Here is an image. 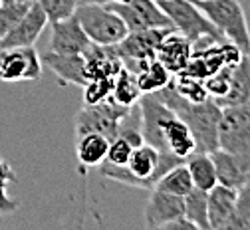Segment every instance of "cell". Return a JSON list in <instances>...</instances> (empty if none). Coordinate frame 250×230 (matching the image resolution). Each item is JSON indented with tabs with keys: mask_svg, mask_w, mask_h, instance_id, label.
<instances>
[{
	"mask_svg": "<svg viewBox=\"0 0 250 230\" xmlns=\"http://www.w3.org/2000/svg\"><path fill=\"white\" fill-rule=\"evenodd\" d=\"M250 100V54H242L238 63L232 68V78L229 91L223 97H216L218 107H232Z\"/></svg>",
	"mask_w": 250,
	"mask_h": 230,
	"instance_id": "d6986e66",
	"label": "cell"
},
{
	"mask_svg": "<svg viewBox=\"0 0 250 230\" xmlns=\"http://www.w3.org/2000/svg\"><path fill=\"white\" fill-rule=\"evenodd\" d=\"M193 56V42L189 38H185L179 30H171L169 34L161 40L157 48V58L171 74H179L185 70V65L189 63Z\"/></svg>",
	"mask_w": 250,
	"mask_h": 230,
	"instance_id": "2e32d148",
	"label": "cell"
},
{
	"mask_svg": "<svg viewBox=\"0 0 250 230\" xmlns=\"http://www.w3.org/2000/svg\"><path fill=\"white\" fill-rule=\"evenodd\" d=\"M159 6L171 18L175 30H179L193 44L205 38L227 40L193 0H159Z\"/></svg>",
	"mask_w": 250,
	"mask_h": 230,
	"instance_id": "5b68a950",
	"label": "cell"
},
{
	"mask_svg": "<svg viewBox=\"0 0 250 230\" xmlns=\"http://www.w3.org/2000/svg\"><path fill=\"white\" fill-rule=\"evenodd\" d=\"M155 2H159V0H155Z\"/></svg>",
	"mask_w": 250,
	"mask_h": 230,
	"instance_id": "8d00e7d4",
	"label": "cell"
},
{
	"mask_svg": "<svg viewBox=\"0 0 250 230\" xmlns=\"http://www.w3.org/2000/svg\"><path fill=\"white\" fill-rule=\"evenodd\" d=\"M216 169V179L221 185L240 188L250 181V155L230 153L225 149H214L210 153Z\"/></svg>",
	"mask_w": 250,
	"mask_h": 230,
	"instance_id": "5bb4252c",
	"label": "cell"
},
{
	"mask_svg": "<svg viewBox=\"0 0 250 230\" xmlns=\"http://www.w3.org/2000/svg\"><path fill=\"white\" fill-rule=\"evenodd\" d=\"M218 149L250 155V100L240 105L223 107L218 125Z\"/></svg>",
	"mask_w": 250,
	"mask_h": 230,
	"instance_id": "52a82bcc",
	"label": "cell"
},
{
	"mask_svg": "<svg viewBox=\"0 0 250 230\" xmlns=\"http://www.w3.org/2000/svg\"><path fill=\"white\" fill-rule=\"evenodd\" d=\"M141 89L137 85V78H135V72H131L129 68H121V72L115 76V82H113V91H111V100L117 102L119 105H125V107H131L139 102L141 97Z\"/></svg>",
	"mask_w": 250,
	"mask_h": 230,
	"instance_id": "603a6c76",
	"label": "cell"
},
{
	"mask_svg": "<svg viewBox=\"0 0 250 230\" xmlns=\"http://www.w3.org/2000/svg\"><path fill=\"white\" fill-rule=\"evenodd\" d=\"M229 230H250V181L236 188V203Z\"/></svg>",
	"mask_w": 250,
	"mask_h": 230,
	"instance_id": "4316f807",
	"label": "cell"
},
{
	"mask_svg": "<svg viewBox=\"0 0 250 230\" xmlns=\"http://www.w3.org/2000/svg\"><path fill=\"white\" fill-rule=\"evenodd\" d=\"M32 2L34 0H28V2H10V4L0 6V40L22 20V16L32 6Z\"/></svg>",
	"mask_w": 250,
	"mask_h": 230,
	"instance_id": "f1b7e54d",
	"label": "cell"
},
{
	"mask_svg": "<svg viewBox=\"0 0 250 230\" xmlns=\"http://www.w3.org/2000/svg\"><path fill=\"white\" fill-rule=\"evenodd\" d=\"M221 34L242 54H250V30L238 0H193Z\"/></svg>",
	"mask_w": 250,
	"mask_h": 230,
	"instance_id": "3957f363",
	"label": "cell"
},
{
	"mask_svg": "<svg viewBox=\"0 0 250 230\" xmlns=\"http://www.w3.org/2000/svg\"><path fill=\"white\" fill-rule=\"evenodd\" d=\"M111 10H115L129 32L133 30H149V28H175L171 18L163 12L159 2L155 0H129V2H107Z\"/></svg>",
	"mask_w": 250,
	"mask_h": 230,
	"instance_id": "30bf717a",
	"label": "cell"
},
{
	"mask_svg": "<svg viewBox=\"0 0 250 230\" xmlns=\"http://www.w3.org/2000/svg\"><path fill=\"white\" fill-rule=\"evenodd\" d=\"M48 16V22H60L76 14L80 0H36Z\"/></svg>",
	"mask_w": 250,
	"mask_h": 230,
	"instance_id": "f546056e",
	"label": "cell"
},
{
	"mask_svg": "<svg viewBox=\"0 0 250 230\" xmlns=\"http://www.w3.org/2000/svg\"><path fill=\"white\" fill-rule=\"evenodd\" d=\"M236 65V63H234ZM234 65H229V68H223L218 70L216 74H212L210 78L205 80V85H207V91L212 100L216 97H223L227 91H229V85H230V78H232V68Z\"/></svg>",
	"mask_w": 250,
	"mask_h": 230,
	"instance_id": "d6a6232c",
	"label": "cell"
},
{
	"mask_svg": "<svg viewBox=\"0 0 250 230\" xmlns=\"http://www.w3.org/2000/svg\"><path fill=\"white\" fill-rule=\"evenodd\" d=\"M185 216V203L183 196L159 190V188H151L149 190V199L145 207V224L149 228H163Z\"/></svg>",
	"mask_w": 250,
	"mask_h": 230,
	"instance_id": "7c38bea8",
	"label": "cell"
},
{
	"mask_svg": "<svg viewBox=\"0 0 250 230\" xmlns=\"http://www.w3.org/2000/svg\"><path fill=\"white\" fill-rule=\"evenodd\" d=\"M234 203H236V188L216 183L207 192L210 230H229V222L234 212Z\"/></svg>",
	"mask_w": 250,
	"mask_h": 230,
	"instance_id": "e0dca14e",
	"label": "cell"
},
{
	"mask_svg": "<svg viewBox=\"0 0 250 230\" xmlns=\"http://www.w3.org/2000/svg\"><path fill=\"white\" fill-rule=\"evenodd\" d=\"M129 109L131 107L119 105L111 97L100 104H83L74 121V133L76 137L85 133H102L111 141L117 137L119 125Z\"/></svg>",
	"mask_w": 250,
	"mask_h": 230,
	"instance_id": "8992f818",
	"label": "cell"
},
{
	"mask_svg": "<svg viewBox=\"0 0 250 230\" xmlns=\"http://www.w3.org/2000/svg\"><path fill=\"white\" fill-rule=\"evenodd\" d=\"M185 203V218L193 222L197 230H210L208 224V205H207V190H201L197 187L191 188L183 196Z\"/></svg>",
	"mask_w": 250,
	"mask_h": 230,
	"instance_id": "cb8c5ba5",
	"label": "cell"
},
{
	"mask_svg": "<svg viewBox=\"0 0 250 230\" xmlns=\"http://www.w3.org/2000/svg\"><path fill=\"white\" fill-rule=\"evenodd\" d=\"M113 82L115 78H100V80H91L87 82L83 89V104H100L111 97L113 91Z\"/></svg>",
	"mask_w": 250,
	"mask_h": 230,
	"instance_id": "4dcf8cb0",
	"label": "cell"
},
{
	"mask_svg": "<svg viewBox=\"0 0 250 230\" xmlns=\"http://www.w3.org/2000/svg\"><path fill=\"white\" fill-rule=\"evenodd\" d=\"M131 151H133V145L123 139V137H113L109 141V149H107V155L104 159V163H109V165H117V167H125L127 161L131 157Z\"/></svg>",
	"mask_w": 250,
	"mask_h": 230,
	"instance_id": "1f68e13d",
	"label": "cell"
},
{
	"mask_svg": "<svg viewBox=\"0 0 250 230\" xmlns=\"http://www.w3.org/2000/svg\"><path fill=\"white\" fill-rule=\"evenodd\" d=\"M155 93L177 117L189 125L195 137V151L212 153L214 149H218V125H221L223 107H218L212 97L201 104H191L175 91L171 82Z\"/></svg>",
	"mask_w": 250,
	"mask_h": 230,
	"instance_id": "7a4b0ae2",
	"label": "cell"
},
{
	"mask_svg": "<svg viewBox=\"0 0 250 230\" xmlns=\"http://www.w3.org/2000/svg\"><path fill=\"white\" fill-rule=\"evenodd\" d=\"M42 63H46L48 68L54 72V76L58 78V82L62 85H78L83 87L87 84V76H85V56L82 54H54V52H46L42 56Z\"/></svg>",
	"mask_w": 250,
	"mask_h": 230,
	"instance_id": "9a60e30c",
	"label": "cell"
},
{
	"mask_svg": "<svg viewBox=\"0 0 250 230\" xmlns=\"http://www.w3.org/2000/svg\"><path fill=\"white\" fill-rule=\"evenodd\" d=\"M42 78V56L34 46L0 48V80L16 82H38Z\"/></svg>",
	"mask_w": 250,
	"mask_h": 230,
	"instance_id": "ba28073f",
	"label": "cell"
},
{
	"mask_svg": "<svg viewBox=\"0 0 250 230\" xmlns=\"http://www.w3.org/2000/svg\"><path fill=\"white\" fill-rule=\"evenodd\" d=\"M16 181V175L6 159L0 157V214H12L18 210V203L8 194V185Z\"/></svg>",
	"mask_w": 250,
	"mask_h": 230,
	"instance_id": "83f0119b",
	"label": "cell"
},
{
	"mask_svg": "<svg viewBox=\"0 0 250 230\" xmlns=\"http://www.w3.org/2000/svg\"><path fill=\"white\" fill-rule=\"evenodd\" d=\"M76 16L87 38L98 46H117L129 32L123 18L107 4L80 2Z\"/></svg>",
	"mask_w": 250,
	"mask_h": 230,
	"instance_id": "277c9868",
	"label": "cell"
},
{
	"mask_svg": "<svg viewBox=\"0 0 250 230\" xmlns=\"http://www.w3.org/2000/svg\"><path fill=\"white\" fill-rule=\"evenodd\" d=\"M10 2H28V0H2V4H10Z\"/></svg>",
	"mask_w": 250,
	"mask_h": 230,
	"instance_id": "836d02e7",
	"label": "cell"
},
{
	"mask_svg": "<svg viewBox=\"0 0 250 230\" xmlns=\"http://www.w3.org/2000/svg\"><path fill=\"white\" fill-rule=\"evenodd\" d=\"M161 135H163L165 149L183 161L195 151V137L191 133L189 125H187L181 117H177L173 111L163 119Z\"/></svg>",
	"mask_w": 250,
	"mask_h": 230,
	"instance_id": "ac0fdd59",
	"label": "cell"
},
{
	"mask_svg": "<svg viewBox=\"0 0 250 230\" xmlns=\"http://www.w3.org/2000/svg\"><path fill=\"white\" fill-rule=\"evenodd\" d=\"M171 84H173L175 91L181 97H185L187 102H191V104H201V102H205V100H208V97H210L203 80L185 76V74H173Z\"/></svg>",
	"mask_w": 250,
	"mask_h": 230,
	"instance_id": "484cf974",
	"label": "cell"
},
{
	"mask_svg": "<svg viewBox=\"0 0 250 230\" xmlns=\"http://www.w3.org/2000/svg\"><path fill=\"white\" fill-rule=\"evenodd\" d=\"M193 179H191V173L187 169L185 161L179 163V165L171 167L159 181L155 185V188L159 190H165V192H171V194H177V196H185L187 192H191L193 188Z\"/></svg>",
	"mask_w": 250,
	"mask_h": 230,
	"instance_id": "d4e9b609",
	"label": "cell"
},
{
	"mask_svg": "<svg viewBox=\"0 0 250 230\" xmlns=\"http://www.w3.org/2000/svg\"><path fill=\"white\" fill-rule=\"evenodd\" d=\"M109 149V139L102 133H85L76 137V157L82 167H100Z\"/></svg>",
	"mask_w": 250,
	"mask_h": 230,
	"instance_id": "ffe728a7",
	"label": "cell"
},
{
	"mask_svg": "<svg viewBox=\"0 0 250 230\" xmlns=\"http://www.w3.org/2000/svg\"><path fill=\"white\" fill-rule=\"evenodd\" d=\"M48 22L46 12L42 10V6L36 2H32V6L28 8V12L22 16V20L8 32V34L0 40V48H16V46H34L40 38V34L44 32Z\"/></svg>",
	"mask_w": 250,
	"mask_h": 230,
	"instance_id": "4fadbf2b",
	"label": "cell"
},
{
	"mask_svg": "<svg viewBox=\"0 0 250 230\" xmlns=\"http://www.w3.org/2000/svg\"><path fill=\"white\" fill-rule=\"evenodd\" d=\"M135 78H137V85H139L141 93H155V91L163 89L173 80V74L157 58H153V60L141 62L137 65Z\"/></svg>",
	"mask_w": 250,
	"mask_h": 230,
	"instance_id": "44dd1931",
	"label": "cell"
},
{
	"mask_svg": "<svg viewBox=\"0 0 250 230\" xmlns=\"http://www.w3.org/2000/svg\"><path fill=\"white\" fill-rule=\"evenodd\" d=\"M109 2H129V0H109Z\"/></svg>",
	"mask_w": 250,
	"mask_h": 230,
	"instance_id": "e575fe53",
	"label": "cell"
},
{
	"mask_svg": "<svg viewBox=\"0 0 250 230\" xmlns=\"http://www.w3.org/2000/svg\"><path fill=\"white\" fill-rule=\"evenodd\" d=\"M179 163H183V159L175 157L169 151H159L157 147H153L151 143L143 141L141 145L133 147L131 157H129V161H127V165H125V167L102 163L100 173L105 179L115 181L119 185H127V187L151 190V188H155L157 181L171 167L179 165Z\"/></svg>",
	"mask_w": 250,
	"mask_h": 230,
	"instance_id": "6da1fadb",
	"label": "cell"
},
{
	"mask_svg": "<svg viewBox=\"0 0 250 230\" xmlns=\"http://www.w3.org/2000/svg\"><path fill=\"white\" fill-rule=\"evenodd\" d=\"M0 6H2V0H0Z\"/></svg>",
	"mask_w": 250,
	"mask_h": 230,
	"instance_id": "d590c367",
	"label": "cell"
},
{
	"mask_svg": "<svg viewBox=\"0 0 250 230\" xmlns=\"http://www.w3.org/2000/svg\"><path fill=\"white\" fill-rule=\"evenodd\" d=\"M93 46V42L87 38V34L83 32L78 16H70L66 20L60 22H52V32H50V42H48V50L54 54H85L89 48Z\"/></svg>",
	"mask_w": 250,
	"mask_h": 230,
	"instance_id": "8fae6325",
	"label": "cell"
},
{
	"mask_svg": "<svg viewBox=\"0 0 250 230\" xmlns=\"http://www.w3.org/2000/svg\"><path fill=\"white\" fill-rule=\"evenodd\" d=\"M171 30H175V28H149V30L127 32V36L115 46L119 58L123 60V65L129 68L131 72H135L141 62L153 60L155 54H157L161 40Z\"/></svg>",
	"mask_w": 250,
	"mask_h": 230,
	"instance_id": "9c48e42d",
	"label": "cell"
},
{
	"mask_svg": "<svg viewBox=\"0 0 250 230\" xmlns=\"http://www.w3.org/2000/svg\"><path fill=\"white\" fill-rule=\"evenodd\" d=\"M185 165L191 173L193 185L201 190H210L218 179H216V169H214V161L210 157V153H203V151H193L189 157L185 159Z\"/></svg>",
	"mask_w": 250,
	"mask_h": 230,
	"instance_id": "7402d4cb",
	"label": "cell"
}]
</instances>
